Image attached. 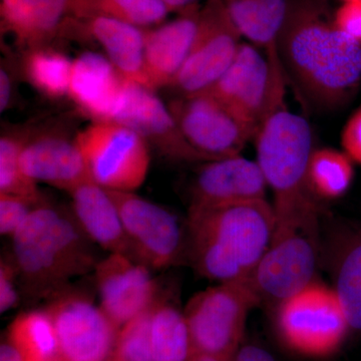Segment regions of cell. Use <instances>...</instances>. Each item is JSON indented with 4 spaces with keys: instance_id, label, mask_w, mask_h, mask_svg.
<instances>
[{
    "instance_id": "obj_1",
    "label": "cell",
    "mask_w": 361,
    "mask_h": 361,
    "mask_svg": "<svg viewBox=\"0 0 361 361\" xmlns=\"http://www.w3.org/2000/svg\"><path fill=\"white\" fill-rule=\"evenodd\" d=\"M277 52L285 75L319 108L341 104L361 77V44L337 27L324 0H289Z\"/></svg>"
},
{
    "instance_id": "obj_2",
    "label": "cell",
    "mask_w": 361,
    "mask_h": 361,
    "mask_svg": "<svg viewBox=\"0 0 361 361\" xmlns=\"http://www.w3.org/2000/svg\"><path fill=\"white\" fill-rule=\"evenodd\" d=\"M187 261L217 283L251 276L272 240L276 225L267 200L189 207Z\"/></svg>"
},
{
    "instance_id": "obj_3",
    "label": "cell",
    "mask_w": 361,
    "mask_h": 361,
    "mask_svg": "<svg viewBox=\"0 0 361 361\" xmlns=\"http://www.w3.org/2000/svg\"><path fill=\"white\" fill-rule=\"evenodd\" d=\"M11 239V258L23 290L35 299L54 296L71 280L94 272L99 259L73 212L49 203L33 209Z\"/></svg>"
},
{
    "instance_id": "obj_4",
    "label": "cell",
    "mask_w": 361,
    "mask_h": 361,
    "mask_svg": "<svg viewBox=\"0 0 361 361\" xmlns=\"http://www.w3.org/2000/svg\"><path fill=\"white\" fill-rule=\"evenodd\" d=\"M254 140L256 161L273 195L276 222L319 213L308 180L314 149L307 121L285 106L263 123Z\"/></svg>"
},
{
    "instance_id": "obj_5",
    "label": "cell",
    "mask_w": 361,
    "mask_h": 361,
    "mask_svg": "<svg viewBox=\"0 0 361 361\" xmlns=\"http://www.w3.org/2000/svg\"><path fill=\"white\" fill-rule=\"evenodd\" d=\"M319 214L275 225L267 251L248 278L261 303L276 307L316 280Z\"/></svg>"
},
{
    "instance_id": "obj_6",
    "label": "cell",
    "mask_w": 361,
    "mask_h": 361,
    "mask_svg": "<svg viewBox=\"0 0 361 361\" xmlns=\"http://www.w3.org/2000/svg\"><path fill=\"white\" fill-rule=\"evenodd\" d=\"M275 325L287 348L310 357L334 355L350 331L336 291L317 280L278 304Z\"/></svg>"
},
{
    "instance_id": "obj_7",
    "label": "cell",
    "mask_w": 361,
    "mask_h": 361,
    "mask_svg": "<svg viewBox=\"0 0 361 361\" xmlns=\"http://www.w3.org/2000/svg\"><path fill=\"white\" fill-rule=\"evenodd\" d=\"M258 305L248 279L217 283L192 296L184 313L195 353L233 361L242 345L247 317Z\"/></svg>"
},
{
    "instance_id": "obj_8",
    "label": "cell",
    "mask_w": 361,
    "mask_h": 361,
    "mask_svg": "<svg viewBox=\"0 0 361 361\" xmlns=\"http://www.w3.org/2000/svg\"><path fill=\"white\" fill-rule=\"evenodd\" d=\"M286 75L279 56H268L250 42H242L222 77L208 90L250 126L254 133L285 108Z\"/></svg>"
},
{
    "instance_id": "obj_9",
    "label": "cell",
    "mask_w": 361,
    "mask_h": 361,
    "mask_svg": "<svg viewBox=\"0 0 361 361\" xmlns=\"http://www.w3.org/2000/svg\"><path fill=\"white\" fill-rule=\"evenodd\" d=\"M90 179L106 190L135 191L147 179L149 145L123 123L92 122L75 135Z\"/></svg>"
},
{
    "instance_id": "obj_10",
    "label": "cell",
    "mask_w": 361,
    "mask_h": 361,
    "mask_svg": "<svg viewBox=\"0 0 361 361\" xmlns=\"http://www.w3.org/2000/svg\"><path fill=\"white\" fill-rule=\"evenodd\" d=\"M108 192L120 212L135 261L151 270L167 269L187 261L186 222L134 191Z\"/></svg>"
},
{
    "instance_id": "obj_11",
    "label": "cell",
    "mask_w": 361,
    "mask_h": 361,
    "mask_svg": "<svg viewBox=\"0 0 361 361\" xmlns=\"http://www.w3.org/2000/svg\"><path fill=\"white\" fill-rule=\"evenodd\" d=\"M241 39L223 0H207L186 61L170 89L189 96L212 87L231 65Z\"/></svg>"
},
{
    "instance_id": "obj_12",
    "label": "cell",
    "mask_w": 361,
    "mask_h": 361,
    "mask_svg": "<svg viewBox=\"0 0 361 361\" xmlns=\"http://www.w3.org/2000/svg\"><path fill=\"white\" fill-rule=\"evenodd\" d=\"M188 142L210 161L241 155L255 133L208 90L177 96L168 104Z\"/></svg>"
},
{
    "instance_id": "obj_13",
    "label": "cell",
    "mask_w": 361,
    "mask_h": 361,
    "mask_svg": "<svg viewBox=\"0 0 361 361\" xmlns=\"http://www.w3.org/2000/svg\"><path fill=\"white\" fill-rule=\"evenodd\" d=\"M45 310L51 315L61 355L70 361H109L120 327L90 297L63 290Z\"/></svg>"
},
{
    "instance_id": "obj_14",
    "label": "cell",
    "mask_w": 361,
    "mask_h": 361,
    "mask_svg": "<svg viewBox=\"0 0 361 361\" xmlns=\"http://www.w3.org/2000/svg\"><path fill=\"white\" fill-rule=\"evenodd\" d=\"M142 135L149 146L170 160L206 163L208 158L196 151L180 132L168 104L155 90L127 80L122 103L113 118Z\"/></svg>"
},
{
    "instance_id": "obj_15",
    "label": "cell",
    "mask_w": 361,
    "mask_h": 361,
    "mask_svg": "<svg viewBox=\"0 0 361 361\" xmlns=\"http://www.w3.org/2000/svg\"><path fill=\"white\" fill-rule=\"evenodd\" d=\"M151 269L123 254H109L94 269L99 306L116 326L123 327L151 310L160 288Z\"/></svg>"
},
{
    "instance_id": "obj_16",
    "label": "cell",
    "mask_w": 361,
    "mask_h": 361,
    "mask_svg": "<svg viewBox=\"0 0 361 361\" xmlns=\"http://www.w3.org/2000/svg\"><path fill=\"white\" fill-rule=\"evenodd\" d=\"M267 183L257 161L241 155L203 163L191 186L192 207L267 200Z\"/></svg>"
},
{
    "instance_id": "obj_17",
    "label": "cell",
    "mask_w": 361,
    "mask_h": 361,
    "mask_svg": "<svg viewBox=\"0 0 361 361\" xmlns=\"http://www.w3.org/2000/svg\"><path fill=\"white\" fill-rule=\"evenodd\" d=\"M20 165L37 184L44 183L66 193L92 180L75 137L61 132L30 134L21 151Z\"/></svg>"
},
{
    "instance_id": "obj_18",
    "label": "cell",
    "mask_w": 361,
    "mask_h": 361,
    "mask_svg": "<svg viewBox=\"0 0 361 361\" xmlns=\"http://www.w3.org/2000/svg\"><path fill=\"white\" fill-rule=\"evenodd\" d=\"M59 37L92 40L104 49L123 78L149 87L145 73V28L102 16L77 18L68 16Z\"/></svg>"
},
{
    "instance_id": "obj_19",
    "label": "cell",
    "mask_w": 361,
    "mask_h": 361,
    "mask_svg": "<svg viewBox=\"0 0 361 361\" xmlns=\"http://www.w3.org/2000/svg\"><path fill=\"white\" fill-rule=\"evenodd\" d=\"M127 78L106 56L85 51L73 59L68 97L92 122L113 121L122 103Z\"/></svg>"
},
{
    "instance_id": "obj_20",
    "label": "cell",
    "mask_w": 361,
    "mask_h": 361,
    "mask_svg": "<svg viewBox=\"0 0 361 361\" xmlns=\"http://www.w3.org/2000/svg\"><path fill=\"white\" fill-rule=\"evenodd\" d=\"M200 9L195 4L175 20L145 28V73L149 89L156 92L172 85L193 44Z\"/></svg>"
},
{
    "instance_id": "obj_21",
    "label": "cell",
    "mask_w": 361,
    "mask_h": 361,
    "mask_svg": "<svg viewBox=\"0 0 361 361\" xmlns=\"http://www.w3.org/2000/svg\"><path fill=\"white\" fill-rule=\"evenodd\" d=\"M68 194L71 212L90 241L109 254L133 258L120 212L108 190L94 180H87Z\"/></svg>"
},
{
    "instance_id": "obj_22",
    "label": "cell",
    "mask_w": 361,
    "mask_h": 361,
    "mask_svg": "<svg viewBox=\"0 0 361 361\" xmlns=\"http://www.w3.org/2000/svg\"><path fill=\"white\" fill-rule=\"evenodd\" d=\"M71 0H0L1 32L23 51L51 44L68 16Z\"/></svg>"
},
{
    "instance_id": "obj_23",
    "label": "cell",
    "mask_w": 361,
    "mask_h": 361,
    "mask_svg": "<svg viewBox=\"0 0 361 361\" xmlns=\"http://www.w3.org/2000/svg\"><path fill=\"white\" fill-rule=\"evenodd\" d=\"M332 288L348 318L350 331L361 334V229H344L332 242Z\"/></svg>"
},
{
    "instance_id": "obj_24",
    "label": "cell",
    "mask_w": 361,
    "mask_h": 361,
    "mask_svg": "<svg viewBox=\"0 0 361 361\" xmlns=\"http://www.w3.org/2000/svg\"><path fill=\"white\" fill-rule=\"evenodd\" d=\"M241 33L266 56H278L277 39L288 11L289 0H223Z\"/></svg>"
},
{
    "instance_id": "obj_25",
    "label": "cell",
    "mask_w": 361,
    "mask_h": 361,
    "mask_svg": "<svg viewBox=\"0 0 361 361\" xmlns=\"http://www.w3.org/2000/svg\"><path fill=\"white\" fill-rule=\"evenodd\" d=\"M151 346L154 361H192L195 355L184 310L161 295L152 308Z\"/></svg>"
},
{
    "instance_id": "obj_26",
    "label": "cell",
    "mask_w": 361,
    "mask_h": 361,
    "mask_svg": "<svg viewBox=\"0 0 361 361\" xmlns=\"http://www.w3.org/2000/svg\"><path fill=\"white\" fill-rule=\"evenodd\" d=\"M7 339L16 346L26 361L63 360L58 334L47 310L26 311L11 322Z\"/></svg>"
},
{
    "instance_id": "obj_27",
    "label": "cell",
    "mask_w": 361,
    "mask_h": 361,
    "mask_svg": "<svg viewBox=\"0 0 361 361\" xmlns=\"http://www.w3.org/2000/svg\"><path fill=\"white\" fill-rule=\"evenodd\" d=\"M170 13L161 0H71L68 7L73 18L102 16L141 28L161 25Z\"/></svg>"
},
{
    "instance_id": "obj_28",
    "label": "cell",
    "mask_w": 361,
    "mask_h": 361,
    "mask_svg": "<svg viewBox=\"0 0 361 361\" xmlns=\"http://www.w3.org/2000/svg\"><path fill=\"white\" fill-rule=\"evenodd\" d=\"M71 66L73 61L51 44L25 51L21 63L30 85L51 99L68 96Z\"/></svg>"
},
{
    "instance_id": "obj_29",
    "label": "cell",
    "mask_w": 361,
    "mask_h": 361,
    "mask_svg": "<svg viewBox=\"0 0 361 361\" xmlns=\"http://www.w3.org/2000/svg\"><path fill=\"white\" fill-rule=\"evenodd\" d=\"M353 178V161L343 151L332 148L313 149L308 164V180L316 198H341L348 191Z\"/></svg>"
},
{
    "instance_id": "obj_30",
    "label": "cell",
    "mask_w": 361,
    "mask_h": 361,
    "mask_svg": "<svg viewBox=\"0 0 361 361\" xmlns=\"http://www.w3.org/2000/svg\"><path fill=\"white\" fill-rule=\"evenodd\" d=\"M30 134L4 133L0 137V194L13 195L32 202L35 206L47 203L37 183L25 174L20 154Z\"/></svg>"
},
{
    "instance_id": "obj_31",
    "label": "cell",
    "mask_w": 361,
    "mask_h": 361,
    "mask_svg": "<svg viewBox=\"0 0 361 361\" xmlns=\"http://www.w3.org/2000/svg\"><path fill=\"white\" fill-rule=\"evenodd\" d=\"M152 308L121 327L110 361H154L151 346Z\"/></svg>"
},
{
    "instance_id": "obj_32",
    "label": "cell",
    "mask_w": 361,
    "mask_h": 361,
    "mask_svg": "<svg viewBox=\"0 0 361 361\" xmlns=\"http://www.w3.org/2000/svg\"><path fill=\"white\" fill-rule=\"evenodd\" d=\"M35 207L37 206L21 197L0 194V233L2 236L13 238Z\"/></svg>"
},
{
    "instance_id": "obj_33",
    "label": "cell",
    "mask_w": 361,
    "mask_h": 361,
    "mask_svg": "<svg viewBox=\"0 0 361 361\" xmlns=\"http://www.w3.org/2000/svg\"><path fill=\"white\" fill-rule=\"evenodd\" d=\"M20 280L13 258L0 260V312L13 310L20 303Z\"/></svg>"
},
{
    "instance_id": "obj_34",
    "label": "cell",
    "mask_w": 361,
    "mask_h": 361,
    "mask_svg": "<svg viewBox=\"0 0 361 361\" xmlns=\"http://www.w3.org/2000/svg\"><path fill=\"white\" fill-rule=\"evenodd\" d=\"M342 151L361 165V106L355 111L342 129L341 135Z\"/></svg>"
},
{
    "instance_id": "obj_35",
    "label": "cell",
    "mask_w": 361,
    "mask_h": 361,
    "mask_svg": "<svg viewBox=\"0 0 361 361\" xmlns=\"http://www.w3.org/2000/svg\"><path fill=\"white\" fill-rule=\"evenodd\" d=\"M334 20L342 32L361 44V0L344 2L336 11Z\"/></svg>"
},
{
    "instance_id": "obj_36",
    "label": "cell",
    "mask_w": 361,
    "mask_h": 361,
    "mask_svg": "<svg viewBox=\"0 0 361 361\" xmlns=\"http://www.w3.org/2000/svg\"><path fill=\"white\" fill-rule=\"evenodd\" d=\"M233 361H276L269 351L256 344H242Z\"/></svg>"
},
{
    "instance_id": "obj_37",
    "label": "cell",
    "mask_w": 361,
    "mask_h": 361,
    "mask_svg": "<svg viewBox=\"0 0 361 361\" xmlns=\"http://www.w3.org/2000/svg\"><path fill=\"white\" fill-rule=\"evenodd\" d=\"M13 80L8 68L4 65L0 70V111L4 113L11 106L13 99Z\"/></svg>"
},
{
    "instance_id": "obj_38",
    "label": "cell",
    "mask_w": 361,
    "mask_h": 361,
    "mask_svg": "<svg viewBox=\"0 0 361 361\" xmlns=\"http://www.w3.org/2000/svg\"><path fill=\"white\" fill-rule=\"evenodd\" d=\"M0 361H26L20 349L11 343L8 339L0 345Z\"/></svg>"
},
{
    "instance_id": "obj_39",
    "label": "cell",
    "mask_w": 361,
    "mask_h": 361,
    "mask_svg": "<svg viewBox=\"0 0 361 361\" xmlns=\"http://www.w3.org/2000/svg\"><path fill=\"white\" fill-rule=\"evenodd\" d=\"M168 7L169 11H185L188 7L193 6L197 4V0H161Z\"/></svg>"
},
{
    "instance_id": "obj_40",
    "label": "cell",
    "mask_w": 361,
    "mask_h": 361,
    "mask_svg": "<svg viewBox=\"0 0 361 361\" xmlns=\"http://www.w3.org/2000/svg\"><path fill=\"white\" fill-rule=\"evenodd\" d=\"M192 361H230L223 360V358L216 357V356L204 355V353H195Z\"/></svg>"
},
{
    "instance_id": "obj_41",
    "label": "cell",
    "mask_w": 361,
    "mask_h": 361,
    "mask_svg": "<svg viewBox=\"0 0 361 361\" xmlns=\"http://www.w3.org/2000/svg\"><path fill=\"white\" fill-rule=\"evenodd\" d=\"M344 2L360 1V0H343Z\"/></svg>"
},
{
    "instance_id": "obj_42",
    "label": "cell",
    "mask_w": 361,
    "mask_h": 361,
    "mask_svg": "<svg viewBox=\"0 0 361 361\" xmlns=\"http://www.w3.org/2000/svg\"><path fill=\"white\" fill-rule=\"evenodd\" d=\"M58 361H70V360H65V358H63V360H59Z\"/></svg>"
},
{
    "instance_id": "obj_43",
    "label": "cell",
    "mask_w": 361,
    "mask_h": 361,
    "mask_svg": "<svg viewBox=\"0 0 361 361\" xmlns=\"http://www.w3.org/2000/svg\"><path fill=\"white\" fill-rule=\"evenodd\" d=\"M109 361H110V360H109Z\"/></svg>"
}]
</instances>
